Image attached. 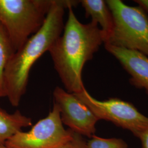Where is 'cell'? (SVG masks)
<instances>
[{"mask_svg": "<svg viewBox=\"0 0 148 148\" xmlns=\"http://www.w3.org/2000/svg\"><path fill=\"white\" fill-rule=\"evenodd\" d=\"M87 145L88 148H128L127 143L121 138H105L95 135L90 138Z\"/></svg>", "mask_w": 148, "mask_h": 148, "instance_id": "cell-12", "label": "cell"}, {"mask_svg": "<svg viewBox=\"0 0 148 148\" xmlns=\"http://www.w3.org/2000/svg\"><path fill=\"white\" fill-rule=\"evenodd\" d=\"M32 125L31 118L16 110L10 114L0 108V144L5 142L23 128Z\"/></svg>", "mask_w": 148, "mask_h": 148, "instance_id": "cell-10", "label": "cell"}, {"mask_svg": "<svg viewBox=\"0 0 148 148\" xmlns=\"http://www.w3.org/2000/svg\"><path fill=\"white\" fill-rule=\"evenodd\" d=\"M106 51L115 57L131 77V85L144 89L148 95V57L136 51L105 44Z\"/></svg>", "mask_w": 148, "mask_h": 148, "instance_id": "cell-8", "label": "cell"}, {"mask_svg": "<svg viewBox=\"0 0 148 148\" xmlns=\"http://www.w3.org/2000/svg\"><path fill=\"white\" fill-rule=\"evenodd\" d=\"M79 3L85 10L86 17H91L92 21L101 26L105 38V43L114 27L113 16L106 1L82 0L79 1Z\"/></svg>", "mask_w": 148, "mask_h": 148, "instance_id": "cell-9", "label": "cell"}, {"mask_svg": "<svg viewBox=\"0 0 148 148\" xmlns=\"http://www.w3.org/2000/svg\"><path fill=\"white\" fill-rule=\"evenodd\" d=\"M79 3V1L54 0L40 29L12 56L5 74V94L12 106L19 105L27 90L32 66L62 34L65 10Z\"/></svg>", "mask_w": 148, "mask_h": 148, "instance_id": "cell-2", "label": "cell"}, {"mask_svg": "<svg viewBox=\"0 0 148 148\" xmlns=\"http://www.w3.org/2000/svg\"><path fill=\"white\" fill-rule=\"evenodd\" d=\"M73 133L64 127L58 106L54 103L47 116L39 120L29 131L16 133L5 145L11 148H58L68 142Z\"/></svg>", "mask_w": 148, "mask_h": 148, "instance_id": "cell-6", "label": "cell"}, {"mask_svg": "<svg viewBox=\"0 0 148 148\" xmlns=\"http://www.w3.org/2000/svg\"><path fill=\"white\" fill-rule=\"evenodd\" d=\"M53 98L54 103L58 106L63 125L82 136L91 138L95 135L99 120L74 93L56 87Z\"/></svg>", "mask_w": 148, "mask_h": 148, "instance_id": "cell-7", "label": "cell"}, {"mask_svg": "<svg viewBox=\"0 0 148 148\" xmlns=\"http://www.w3.org/2000/svg\"><path fill=\"white\" fill-rule=\"evenodd\" d=\"M73 7L69 5L63 32L48 52L66 91L77 93L85 88L82 79L85 64L93 58L105 42V38L95 21L81 23L75 16Z\"/></svg>", "mask_w": 148, "mask_h": 148, "instance_id": "cell-1", "label": "cell"}, {"mask_svg": "<svg viewBox=\"0 0 148 148\" xmlns=\"http://www.w3.org/2000/svg\"><path fill=\"white\" fill-rule=\"evenodd\" d=\"M138 5L143 12L148 17V0H135L134 1Z\"/></svg>", "mask_w": 148, "mask_h": 148, "instance_id": "cell-15", "label": "cell"}, {"mask_svg": "<svg viewBox=\"0 0 148 148\" xmlns=\"http://www.w3.org/2000/svg\"><path fill=\"white\" fill-rule=\"evenodd\" d=\"M15 50L4 27L0 24V98L6 97L5 74L8 63Z\"/></svg>", "mask_w": 148, "mask_h": 148, "instance_id": "cell-11", "label": "cell"}, {"mask_svg": "<svg viewBox=\"0 0 148 148\" xmlns=\"http://www.w3.org/2000/svg\"><path fill=\"white\" fill-rule=\"evenodd\" d=\"M138 138L141 141L142 148H148V127L142 133Z\"/></svg>", "mask_w": 148, "mask_h": 148, "instance_id": "cell-14", "label": "cell"}, {"mask_svg": "<svg viewBox=\"0 0 148 148\" xmlns=\"http://www.w3.org/2000/svg\"><path fill=\"white\" fill-rule=\"evenodd\" d=\"M58 148H88L87 142L81 135L74 132L68 142Z\"/></svg>", "mask_w": 148, "mask_h": 148, "instance_id": "cell-13", "label": "cell"}, {"mask_svg": "<svg viewBox=\"0 0 148 148\" xmlns=\"http://www.w3.org/2000/svg\"><path fill=\"white\" fill-rule=\"evenodd\" d=\"M54 0H0V24L15 52L37 32Z\"/></svg>", "mask_w": 148, "mask_h": 148, "instance_id": "cell-3", "label": "cell"}, {"mask_svg": "<svg viewBox=\"0 0 148 148\" xmlns=\"http://www.w3.org/2000/svg\"><path fill=\"white\" fill-rule=\"evenodd\" d=\"M0 148H11L6 146L5 144H0Z\"/></svg>", "mask_w": 148, "mask_h": 148, "instance_id": "cell-16", "label": "cell"}, {"mask_svg": "<svg viewBox=\"0 0 148 148\" xmlns=\"http://www.w3.org/2000/svg\"><path fill=\"white\" fill-rule=\"evenodd\" d=\"M114 27L104 44L142 53L148 57V17L139 7L120 0H107Z\"/></svg>", "mask_w": 148, "mask_h": 148, "instance_id": "cell-4", "label": "cell"}, {"mask_svg": "<svg viewBox=\"0 0 148 148\" xmlns=\"http://www.w3.org/2000/svg\"><path fill=\"white\" fill-rule=\"evenodd\" d=\"M99 120L111 122L117 127L127 130L136 137L148 127V117L143 115L130 103L112 98L99 101L84 88L74 93Z\"/></svg>", "mask_w": 148, "mask_h": 148, "instance_id": "cell-5", "label": "cell"}]
</instances>
